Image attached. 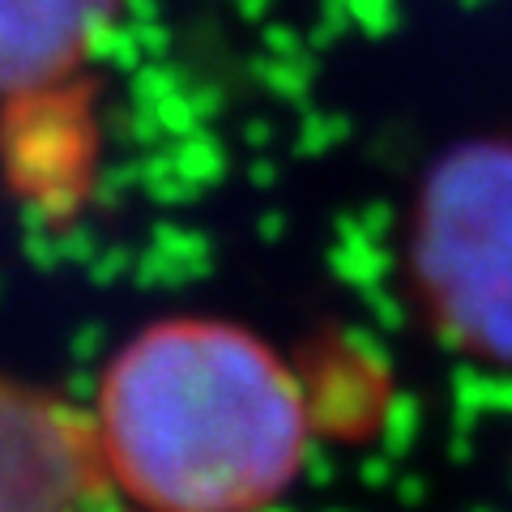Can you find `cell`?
Returning <instances> with one entry per match:
<instances>
[{
  "label": "cell",
  "mask_w": 512,
  "mask_h": 512,
  "mask_svg": "<svg viewBox=\"0 0 512 512\" xmlns=\"http://www.w3.org/2000/svg\"><path fill=\"white\" fill-rule=\"evenodd\" d=\"M103 478L141 512H269L308 457V397L269 342L175 316L111 355L94 397Z\"/></svg>",
  "instance_id": "1"
},
{
  "label": "cell",
  "mask_w": 512,
  "mask_h": 512,
  "mask_svg": "<svg viewBox=\"0 0 512 512\" xmlns=\"http://www.w3.org/2000/svg\"><path fill=\"white\" fill-rule=\"evenodd\" d=\"M410 278L444 342L512 367V137L457 141L423 175Z\"/></svg>",
  "instance_id": "2"
},
{
  "label": "cell",
  "mask_w": 512,
  "mask_h": 512,
  "mask_svg": "<svg viewBox=\"0 0 512 512\" xmlns=\"http://www.w3.org/2000/svg\"><path fill=\"white\" fill-rule=\"evenodd\" d=\"M103 491L90 414L0 376V512H90Z\"/></svg>",
  "instance_id": "3"
},
{
  "label": "cell",
  "mask_w": 512,
  "mask_h": 512,
  "mask_svg": "<svg viewBox=\"0 0 512 512\" xmlns=\"http://www.w3.org/2000/svg\"><path fill=\"white\" fill-rule=\"evenodd\" d=\"M120 0H0V99H30L77 73Z\"/></svg>",
  "instance_id": "4"
}]
</instances>
